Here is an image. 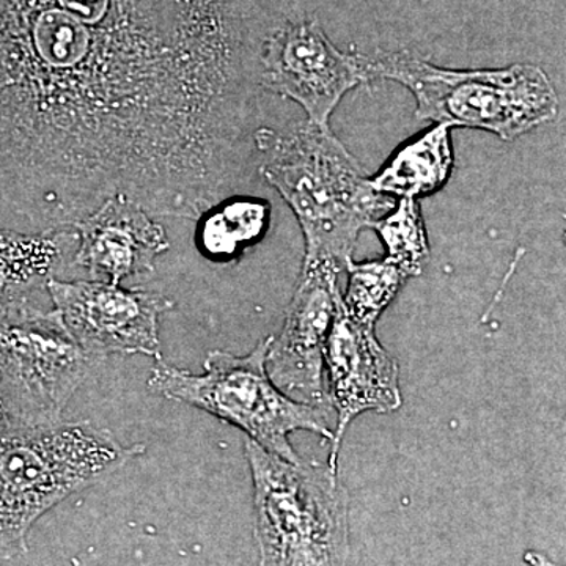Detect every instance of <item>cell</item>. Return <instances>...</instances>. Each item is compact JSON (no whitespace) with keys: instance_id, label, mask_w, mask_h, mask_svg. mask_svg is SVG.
<instances>
[{"instance_id":"7c38bea8","label":"cell","mask_w":566,"mask_h":566,"mask_svg":"<svg viewBox=\"0 0 566 566\" xmlns=\"http://www.w3.org/2000/svg\"><path fill=\"white\" fill-rule=\"evenodd\" d=\"M71 229L80 238L74 264L91 281L112 285L151 274L156 259L170 248L166 230L125 196L111 197Z\"/></svg>"},{"instance_id":"277c9868","label":"cell","mask_w":566,"mask_h":566,"mask_svg":"<svg viewBox=\"0 0 566 566\" xmlns=\"http://www.w3.org/2000/svg\"><path fill=\"white\" fill-rule=\"evenodd\" d=\"M363 62L371 81H394L412 93L419 120L515 140L558 115L553 81L528 63L494 70L441 69L409 51L363 54Z\"/></svg>"},{"instance_id":"ba28073f","label":"cell","mask_w":566,"mask_h":566,"mask_svg":"<svg viewBox=\"0 0 566 566\" xmlns=\"http://www.w3.org/2000/svg\"><path fill=\"white\" fill-rule=\"evenodd\" d=\"M259 81L260 87L300 104L308 122L331 129V115L346 93L371 80L363 54L337 50L318 21L283 20L264 43Z\"/></svg>"},{"instance_id":"5b68a950","label":"cell","mask_w":566,"mask_h":566,"mask_svg":"<svg viewBox=\"0 0 566 566\" xmlns=\"http://www.w3.org/2000/svg\"><path fill=\"white\" fill-rule=\"evenodd\" d=\"M260 566H346L348 493L329 464L290 463L245 441Z\"/></svg>"},{"instance_id":"9c48e42d","label":"cell","mask_w":566,"mask_h":566,"mask_svg":"<svg viewBox=\"0 0 566 566\" xmlns=\"http://www.w3.org/2000/svg\"><path fill=\"white\" fill-rule=\"evenodd\" d=\"M44 289L71 335L96 359L142 354L161 360V318L175 307L163 293L54 277L48 279Z\"/></svg>"},{"instance_id":"52a82bcc","label":"cell","mask_w":566,"mask_h":566,"mask_svg":"<svg viewBox=\"0 0 566 566\" xmlns=\"http://www.w3.org/2000/svg\"><path fill=\"white\" fill-rule=\"evenodd\" d=\"M102 360L85 352L57 311L31 296L0 304V415L10 424L62 420L63 409Z\"/></svg>"},{"instance_id":"2e32d148","label":"cell","mask_w":566,"mask_h":566,"mask_svg":"<svg viewBox=\"0 0 566 566\" xmlns=\"http://www.w3.org/2000/svg\"><path fill=\"white\" fill-rule=\"evenodd\" d=\"M385 244L386 259L403 270L408 277L422 274L430 256L419 200L398 199L392 210L370 227Z\"/></svg>"},{"instance_id":"6da1fadb","label":"cell","mask_w":566,"mask_h":566,"mask_svg":"<svg viewBox=\"0 0 566 566\" xmlns=\"http://www.w3.org/2000/svg\"><path fill=\"white\" fill-rule=\"evenodd\" d=\"M262 0H0V199L73 227L115 196L199 219L255 145Z\"/></svg>"},{"instance_id":"3957f363","label":"cell","mask_w":566,"mask_h":566,"mask_svg":"<svg viewBox=\"0 0 566 566\" xmlns=\"http://www.w3.org/2000/svg\"><path fill=\"white\" fill-rule=\"evenodd\" d=\"M145 446H123L91 422L0 424V560L25 549L40 516L103 482Z\"/></svg>"},{"instance_id":"30bf717a","label":"cell","mask_w":566,"mask_h":566,"mask_svg":"<svg viewBox=\"0 0 566 566\" xmlns=\"http://www.w3.org/2000/svg\"><path fill=\"white\" fill-rule=\"evenodd\" d=\"M342 273L331 264H303L282 333L270 337L268 375L300 403L331 408L323 386L324 348L342 297Z\"/></svg>"},{"instance_id":"e0dca14e","label":"cell","mask_w":566,"mask_h":566,"mask_svg":"<svg viewBox=\"0 0 566 566\" xmlns=\"http://www.w3.org/2000/svg\"><path fill=\"white\" fill-rule=\"evenodd\" d=\"M266 218V207L262 203L229 205L208 219L200 240L203 253L214 260L230 259L241 245L253 243L263 233Z\"/></svg>"},{"instance_id":"7a4b0ae2","label":"cell","mask_w":566,"mask_h":566,"mask_svg":"<svg viewBox=\"0 0 566 566\" xmlns=\"http://www.w3.org/2000/svg\"><path fill=\"white\" fill-rule=\"evenodd\" d=\"M260 174L292 208L304 233L303 264L345 271L365 229L392 210L394 197L376 191L360 163L335 137L308 120L285 133L259 129Z\"/></svg>"},{"instance_id":"4fadbf2b","label":"cell","mask_w":566,"mask_h":566,"mask_svg":"<svg viewBox=\"0 0 566 566\" xmlns=\"http://www.w3.org/2000/svg\"><path fill=\"white\" fill-rule=\"evenodd\" d=\"M449 126L436 125L394 153L375 177L376 191L394 199H422L444 188L452 175L453 145Z\"/></svg>"},{"instance_id":"9a60e30c","label":"cell","mask_w":566,"mask_h":566,"mask_svg":"<svg viewBox=\"0 0 566 566\" xmlns=\"http://www.w3.org/2000/svg\"><path fill=\"white\" fill-rule=\"evenodd\" d=\"M345 271L348 286L346 293H342V304L349 315L368 324L378 322L409 279L403 270L387 259L364 263L352 260Z\"/></svg>"},{"instance_id":"8992f818","label":"cell","mask_w":566,"mask_h":566,"mask_svg":"<svg viewBox=\"0 0 566 566\" xmlns=\"http://www.w3.org/2000/svg\"><path fill=\"white\" fill-rule=\"evenodd\" d=\"M270 338L245 356L211 352L203 374H191L159 360L148 375L153 394L202 409L241 428L264 450L290 463L301 458L290 444L294 431H312L333 441L331 409L300 403L282 392L266 371Z\"/></svg>"},{"instance_id":"8fae6325","label":"cell","mask_w":566,"mask_h":566,"mask_svg":"<svg viewBox=\"0 0 566 566\" xmlns=\"http://www.w3.org/2000/svg\"><path fill=\"white\" fill-rule=\"evenodd\" d=\"M329 371V403L337 415L331 450V468L337 469L346 428L364 412H394L403 403L397 359L379 344L375 324L359 322L338 301L333 327L324 348Z\"/></svg>"},{"instance_id":"d6986e66","label":"cell","mask_w":566,"mask_h":566,"mask_svg":"<svg viewBox=\"0 0 566 566\" xmlns=\"http://www.w3.org/2000/svg\"><path fill=\"white\" fill-rule=\"evenodd\" d=\"M0 419H2V415H0ZM3 420V419H2Z\"/></svg>"},{"instance_id":"5bb4252c","label":"cell","mask_w":566,"mask_h":566,"mask_svg":"<svg viewBox=\"0 0 566 566\" xmlns=\"http://www.w3.org/2000/svg\"><path fill=\"white\" fill-rule=\"evenodd\" d=\"M61 238L57 230L24 234L0 229V304L46 285L63 252Z\"/></svg>"},{"instance_id":"ac0fdd59","label":"cell","mask_w":566,"mask_h":566,"mask_svg":"<svg viewBox=\"0 0 566 566\" xmlns=\"http://www.w3.org/2000/svg\"><path fill=\"white\" fill-rule=\"evenodd\" d=\"M2 423H3V420H2V419H0V424H2Z\"/></svg>"}]
</instances>
